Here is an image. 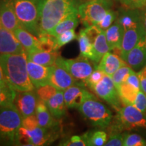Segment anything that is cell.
<instances>
[{"label":"cell","mask_w":146,"mask_h":146,"mask_svg":"<svg viewBox=\"0 0 146 146\" xmlns=\"http://www.w3.org/2000/svg\"><path fill=\"white\" fill-rule=\"evenodd\" d=\"M39 13L41 33H50L60 21L78 8L87 0H36ZM39 34V35H40Z\"/></svg>","instance_id":"obj_1"},{"label":"cell","mask_w":146,"mask_h":146,"mask_svg":"<svg viewBox=\"0 0 146 146\" xmlns=\"http://www.w3.org/2000/svg\"><path fill=\"white\" fill-rule=\"evenodd\" d=\"M26 53L0 54V64L6 82L16 91H33L35 89L27 70Z\"/></svg>","instance_id":"obj_2"},{"label":"cell","mask_w":146,"mask_h":146,"mask_svg":"<svg viewBox=\"0 0 146 146\" xmlns=\"http://www.w3.org/2000/svg\"><path fill=\"white\" fill-rule=\"evenodd\" d=\"M23 119V116L14 104L0 107V141L16 145L18 131Z\"/></svg>","instance_id":"obj_3"},{"label":"cell","mask_w":146,"mask_h":146,"mask_svg":"<svg viewBox=\"0 0 146 146\" xmlns=\"http://www.w3.org/2000/svg\"><path fill=\"white\" fill-rule=\"evenodd\" d=\"M78 110L85 119L94 127L105 129L112 123V112L95 96L85 100Z\"/></svg>","instance_id":"obj_4"},{"label":"cell","mask_w":146,"mask_h":146,"mask_svg":"<svg viewBox=\"0 0 146 146\" xmlns=\"http://www.w3.org/2000/svg\"><path fill=\"white\" fill-rule=\"evenodd\" d=\"M14 10L22 28L38 36L39 13L36 0H13Z\"/></svg>","instance_id":"obj_5"},{"label":"cell","mask_w":146,"mask_h":146,"mask_svg":"<svg viewBox=\"0 0 146 146\" xmlns=\"http://www.w3.org/2000/svg\"><path fill=\"white\" fill-rule=\"evenodd\" d=\"M138 129L146 130V114L133 105H124L120 108L115 116L114 123L110 127V129L121 132Z\"/></svg>","instance_id":"obj_6"},{"label":"cell","mask_w":146,"mask_h":146,"mask_svg":"<svg viewBox=\"0 0 146 146\" xmlns=\"http://www.w3.org/2000/svg\"><path fill=\"white\" fill-rule=\"evenodd\" d=\"M113 0H87L78 8V17L85 27L97 25L112 9Z\"/></svg>","instance_id":"obj_7"},{"label":"cell","mask_w":146,"mask_h":146,"mask_svg":"<svg viewBox=\"0 0 146 146\" xmlns=\"http://www.w3.org/2000/svg\"><path fill=\"white\" fill-rule=\"evenodd\" d=\"M55 64L66 70L76 81L83 83L94 70L88 58L81 55L75 59H64L59 56Z\"/></svg>","instance_id":"obj_8"},{"label":"cell","mask_w":146,"mask_h":146,"mask_svg":"<svg viewBox=\"0 0 146 146\" xmlns=\"http://www.w3.org/2000/svg\"><path fill=\"white\" fill-rule=\"evenodd\" d=\"M50 129L38 127L33 130L20 127L18 131L16 145H44L53 141L55 137L49 131Z\"/></svg>","instance_id":"obj_9"},{"label":"cell","mask_w":146,"mask_h":146,"mask_svg":"<svg viewBox=\"0 0 146 146\" xmlns=\"http://www.w3.org/2000/svg\"><path fill=\"white\" fill-rule=\"evenodd\" d=\"M91 90L94 91L99 98L111 106L116 112L121 108L122 103L118 90L110 76L105 74L103 78Z\"/></svg>","instance_id":"obj_10"},{"label":"cell","mask_w":146,"mask_h":146,"mask_svg":"<svg viewBox=\"0 0 146 146\" xmlns=\"http://www.w3.org/2000/svg\"><path fill=\"white\" fill-rule=\"evenodd\" d=\"M94 96L85 89L82 82L75 84L64 91L66 106L68 108H78L89 98Z\"/></svg>","instance_id":"obj_11"},{"label":"cell","mask_w":146,"mask_h":146,"mask_svg":"<svg viewBox=\"0 0 146 146\" xmlns=\"http://www.w3.org/2000/svg\"><path fill=\"white\" fill-rule=\"evenodd\" d=\"M39 98L33 91H16L14 104L23 118L35 114Z\"/></svg>","instance_id":"obj_12"},{"label":"cell","mask_w":146,"mask_h":146,"mask_svg":"<svg viewBox=\"0 0 146 146\" xmlns=\"http://www.w3.org/2000/svg\"><path fill=\"white\" fill-rule=\"evenodd\" d=\"M79 83L66 70L56 65L50 66V74L49 84L56 87L58 91H65L72 85Z\"/></svg>","instance_id":"obj_13"},{"label":"cell","mask_w":146,"mask_h":146,"mask_svg":"<svg viewBox=\"0 0 146 146\" xmlns=\"http://www.w3.org/2000/svg\"><path fill=\"white\" fill-rule=\"evenodd\" d=\"M25 49L12 31L0 22V54H23Z\"/></svg>","instance_id":"obj_14"},{"label":"cell","mask_w":146,"mask_h":146,"mask_svg":"<svg viewBox=\"0 0 146 146\" xmlns=\"http://www.w3.org/2000/svg\"><path fill=\"white\" fill-rule=\"evenodd\" d=\"M124 61L134 70L139 71L146 65V34L128 53Z\"/></svg>","instance_id":"obj_15"},{"label":"cell","mask_w":146,"mask_h":146,"mask_svg":"<svg viewBox=\"0 0 146 146\" xmlns=\"http://www.w3.org/2000/svg\"><path fill=\"white\" fill-rule=\"evenodd\" d=\"M0 22L13 33L21 27L14 10L13 0H0Z\"/></svg>","instance_id":"obj_16"},{"label":"cell","mask_w":146,"mask_h":146,"mask_svg":"<svg viewBox=\"0 0 146 146\" xmlns=\"http://www.w3.org/2000/svg\"><path fill=\"white\" fill-rule=\"evenodd\" d=\"M145 34L146 33L143 24L136 28L125 31L120 47V57L123 60H125L128 53L137 44L139 41Z\"/></svg>","instance_id":"obj_17"},{"label":"cell","mask_w":146,"mask_h":146,"mask_svg":"<svg viewBox=\"0 0 146 146\" xmlns=\"http://www.w3.org/2000/svg\"><path fill=\"white\" fill-rule=\"evenodd\" d=\"M28 61V60H27ZM27 70L29 76L35 88L49 84L50 66H43L33 62H27Z\"/></svg>","instance_id":"obj_18"},{"label":"cell","mask_w":146,"mask_h":146,"mask_svg":"<svg viewBox=\"0 0 146 146\" xmlns=\"http://www.w3.org/2000/svg\"><path fill=\"white\" fill-rule=\"evenodd\" d=\"M126 64H127L120 56L108 52L102 57L96 67L105 74L111 76L118 69Z\"/></svg>","instance_id":"obj_19"},{"label":"cell","mask_w":146,"mask_h":146,"mask_svg":"<svg viewBox=\"0 0 146 146\" xmlns=\"http://www.w3.org/2000/svg\"><path fill=\"white\" fill-rule=\"evenodd\" d=\"M116 21L121 25L124 31L136 28L142 25L140 10L125 8L118 14Z\"/></svg>","instance_id":"obj_20"},{"label":"cell","mask_w":146,"mask_h":146,"mask_svg":"<svg viewBox=\"0 0 146 146\" xmlns=\"http://www.w3.org/2000/svg\"><path fill=\"white\" fill-rule=\"evenodd\" d=\"M39 126L47 129H52L58 125L56 118L51 114L47 108L46 102L38 100L35 112Z\"/></svg>","instance_id":"obj_21"},{"label":"cell","mask_w":146,"mask_h":146,"mask_svg":"<svg viewBox=\"0 0 146 146\" xmlns=\"http://www.w3.org/2000/svg\"><path fill=\"white\" fill-rule=\"evenodd\" d=\"M124 32L123 28L116 21L105 31L106 37L110 50L118 51L119 55Z\"/></svg>","instance_id":"obj_22"},{"label":"cell","mask_w":146,"mask_h":146,"mask_svg":"<svg viewBox=\"0 0 146 146\" xmlns=\"http://www.w3.org/2000/svg\"><path fill=\"white\" fill-rule=\"evenodd\" d=\"M46 104L51 114L56 119H59L64 116L67 107L64 101V91H58Z\"/></svg>","instance_id":"obj_23"},{"label":"cell","mask_w":146,"mask_h":146,"mask_svg":"<svg viewBox=\"0 0 146 146\" xmlns=\"http://www.w3.org/2000/svg\"><path fill=\"white\" fill-rule=\"evenodd\" d=\"M18 41L23 45L26 54L39 50L38 49V38L27 30L20 27L14 32Z\"/></svg>","instance_id":"obj_24"},{"label":"cell","mask_w":146,"mask_h":146,"mask_svg":"<svg viewBox=\"0 0 146 146\" xmlns=\"http://www.w3.org/2000/svg\"><path fill=\"white\" fill-rule=\"evenodd\" d=\"M60 55L58 52H44L35 50L27 54V60L39 64L51 66L55 64L56 60Z\"/></svg>","instance_id":"obj_25"},{"label":"cell","mask_w":146,"mask_h":146,"mask_svg":"<svg viewBox=\"0 0 146 146\" xmlns=\"http://www.w3.org/2000/svg\"><path fill=\"white\" fill-rule=\"evenodd\" d=\"M79 17H78V12H72L65 17L62 21L52 29L50 32V34L54 36H58L60 34L71 29H75L79 23Z\"/></svg>","instance_id":"obj_26"},{"label":"cell","mask_w":146,"mask_h":146,"mask_svg":"<svg viewBox=\"0 0 146 146\" xmlns=\"http://www.w3.org/2000/svg\"><path fill=\"white\" fill-rule=\"evenodd\" d=\"M108 43L104 31H102L96 36L94 42V58L92 62L97 64L100 62L105 54L110 52Z\"/></svg>","instance_id":"obj_27"},{"label":"cell","mask_w":146,"mask_h":146,"mask_svg":"<svg viewBox=\"0 0 146 146\" xmlns=\"http://www.w3.org/2000/svg\"><path fill=\"white\" fill-rule=\"evenodd\" d=\"M116 89L120 101L123 105H133L137 94L139 90L126 82Z\"/></svg>","instance_id":"obj_28"},{"label":"cell","mask_w":146,"mask_h":146,"mask_svg":"<svg viewBox=\"0 0 146 146\" xmlns=\"http://www.w3.org/2000/svg\"><path fill=\"white\" fill-rule=\"evenodd\" d=\"M76 39L79 45L81 56L92 61L94 58V43L87 36L84 29H81Z\"/></svg>","instance_id":"obj_29"},{"label":"cell","mask_w":146,"mask_h":146,"mask_svg":"<svg viewBox=\"0 0 146 146\" xmlns=\"http://www.w3.org/2000/svg\"><path fill=\"white\" fill-rule=\"evenodd\" d=\"M38 38V49L44 52H58L56 37L50 33H41Z\"/></svg>","instance_id":"obj_30"},{"label":"cell","mask_w":146,"mask_h":146,"mask_svg":"<svg viewBox=\"0 0 146 146\" xmlns=\"http://www.w3.org/2000/svg\"><path fill=\"white\" fill-rule=\"evenodd\" d=\"M86 137L88 145L102 146L105 145L108 140L106 132L102 130L90 131L84 133Z\"/></svg>","instance_id":"obj_31"},{"label":"cell","mask_w":146,"mask_h":146,"mask_svg":"<svg viewBox=\"0 0 146 146\" xmlns=\"http://www.w3.org/2000/svg\"><path fill=\"white\" fill-rule=\"evenodd\" d=\"M16 91L11 87L6 82L0 83V107L14 104Z\"/></svg>","instance_id":"obj_32"},{"label":"cell","mask_w":146,"mask_h":146,"mask_svg":"<svg viewBox=\"0 0 146 146\" xmlns=\"http://www.w3.org/2000/svg\"><path fill=\"white\" fill-rule=\"evenodd\" d=\"M134 70L128 64L123 66L111 76L113 82L116 88L120 85L125 83L130 74Z\"/></svg>","instance_id":"obj_33"},{"label":"cell","mask_w":146,"mask_h":146,"mask_svg":"<svg viewBox=\"0 0 146 146\" xmlns=\"http://www.w3.org/2000/svg\"><path fill=\"white\" fill-rule=\"evenodd\" d=\"M124 146H145L146 140L137 133H124Z\"/></svg>","instance_id":"obj_34"},{"label":"cell","mask_w":146,"mask_h":146,"mask_svg":"<svg viewBox=\"0 0 146 146\" xmlns=\"http://www.w3.org/2000/svg\"><path fill=\"white\" fill-rule=\"evenodd\" d=\"M58 90L50 84H47L36 89V94L39 100L47 102Z\"/></svg>","instance_id":"obj_35"},{"label":"cell","mask_w":146,"mask_h":146,"mask_svg":"<svg viewBox=\"0 0 146 146\" xmlns=\"http://www.w3.org/2000/svg\"><path fill=\"white\" fill-rule=\"evenodd\" d=\"M118 15V14L117 12L110 9V10L108 11L104 17L102 18V21L97 25V26L99 27L101 30L106 31L116 21Z\"/></svg>","instance_id":"obj_36"},{"label":"cell","mask_w":146,"mask_h":146,"mask_svg":"<svg viewBox=\"0 0 146 146\" xmlns=\"http://www.w3.org/2000/svg\"><path fill=\"white\" fill-rule=\"evenodd\" d=\"M124 133L121 131L110 129V135L106 143V146H122L123 145Z\"/></svg>","instance_id":"obj_37"},{"label":"cell","mask_w":146,"mask_h":146,"mask_svg":"<svg viewBox=\"0 0 146 146\" xmlns=\"http://www.w3.org/2000/svg\"><path fill=\"white\" fill-rule=\"evenodd\" d=\"M56 37V42H57V45L58 49L62 47L64 45L68 44L74 39L77 38V35L75 33L74 29H71V30H68L65 31L63 33L60 34V35Z\"/></svg>","instance_id":"obj_38"},{"label":"cell","mask_w":146,"mask_h":146,"mask_svg":"<svg viewBox=\"0 0 146 146\" xmlns=\"http://www.w3.org/2000/svg\"><path fill=\"white\" fill-rule=\"evenodd\" d=\"M105 74L102 70H99L96 67L92 73L88 76V78L84 82L85 86H87L89 89H92L104 76Z\"/></svg>","instance_id":"obj_39"},{"label":"cell","mask_w":146,"mask_h":146,"mask_svg":"<svg viewBox=\"0 0 146 146\" xmlns=\"http://www.w3.org/2000/svg\"><path fill=\"white\" fill-rule=\"evenodd\" d=\"M62 145L65 146H85L88 145L86 137L85 134L82 135H74L69 138L68 140L64 141Z\"/></svg>","instance_id":"obj_40"},{"label":"cell","mask_w":146,"mask_h":146,"mask_svg":"<svg viewBox=\"0 0 146 146\" xmlns=\"http://www.w3.org/2000/svg\"><path fill=\"white\" fill-rule=\"evenodd\" d=\"M125 8L141 9L146 7V0H118Z\"/></svg>","instance_id":"obj_41"},{"label":"cell","mask_w":146,"mask_h":146,"mask_svg":"<svg viewBox=\"0 0 146 146\" xmlns=\"http://www.w3.org/2000/svg\"><path fill=\"white\" fill-rule=\"evenodd\" d=\"M133 106L139 110L146 114V95L141 89L137 92Z\"/></svg>","instance_id":"obj_42"},{"label":"cell","mask_w":146,"mask_h":146,"mask_svg":"<svg viewBox=\"0 0 146 146\" xmlns=\"http://www.w3.org/2000/svg\"><path fill=\"white\" fill-rule=\"evenodd\" d=\"M22 127H25L28 130H33L39 127V123H38V120L36 115H29L28 116L23 118Z\"/></svg>","instance_id":"obj_43"},{"label":"cell","mask_w":146,"mask_h":146,"mask_svg":"<svg viewBox=\"0 0 146 146\" xmlns=\"http://www.w3.org/2000/svg\"><path fill=\"white\" fill-rule=\"evenodd\" d=\"M126 83L130 84V85H133V87H135L136 89H137L138 90H140L139 78L137 72H135V70H133V72L131 73L130 75H129V77L127 78Z\"/></svg>","instance_id":"obj_44"},{"label":"cell","mask_w":146,"mask_h":146,"mask_svg":"<svg viewBox=\"0 0 146 146\" xmlns=\"http://www.w3.org/2000/svg\"><path fill=\"white\" fill-rule=\"evenodd\" d=\"M140 81V89L146 95V65L137 72Z\"/></svg>","instance_id":"obj_45"},{"label":"cell","mask_w":146,"mask_h":146,"mask_svg":"<svg viewBox=\"0 0 146 146\" xmlns=\"http://www.w3.org/2000/svg\"><path fill=\"white\" fill-rule=\"evenodd\" d=\"M140 13H141V18L142 24H143L144 29L146 33V7L140 10Z\"/></svg>","instance_id":"obj_46"},{"label":"cell","mask_w":146,"mask_h":146,"mask_svg":"<svg viewBox=\"0 0 146 146\" xmlns=\"http://www.w3.org/2000/svg\"><path fill=\"white\" fill-rule=\"evenodd\" d=\"M4 82H6V80H5L4 74H3L2 67H1V64H0V83H4Z\"/></svg>","instance_id":"obj_47"}]
</instances>
